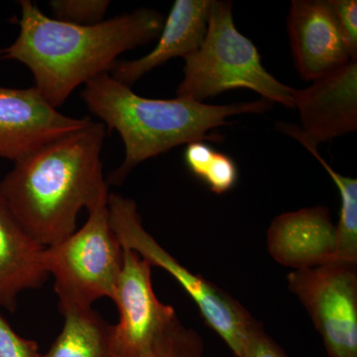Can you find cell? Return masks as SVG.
Here are the masks:
<instances>
[{
    "label": "cell",
    "mask_w": 357,
    "mask_h": 357,
    "mask_svg": "<svg viewBox=\"0 0 357 357\" xmlns=\"http://www.w3.org/2000/svg\"><path fill=\"white\" fill-rule=\"evenodd\" d=\"M91 121L61 114L34 86H0V158L16 163Z\"/></svg>",
    "instance_id": "30bf717a"
},
{
    "label": "cell",
    "mask_w": 357,
    "mask_h": 357,
    "mask_svg": "<svg viewBox=\"0 0 357 357\" xmlns=\"http://www.w3.org/2000/svg\"><path fill=\"white\" fill-rule=\"evenodd\" d=\"M267 250L282 266L310 269L335 261V225L323 206L282 213L266 234Z\"/></svg>",
    "instance_id": "7c38bea8"
},
{
    "label": "cell",
    "mask_w": 357,
    "mask_h": 357,
    "mask_svg": "<svg viewBox=\"0 0 357 357\" xmlns=\"http://www.w3.org/2000/svg\"><path fill=\"white\" fill-rule=\"evenodd\" d=\"M107 131L91 121L14 163L0 182L21 227L43 248L74 234L82 208L109 192L100 158Z\"/></svg>",
    "instance_id": "7a4b0ae2"
},
{
    "label": "cell",
    "mask_w": 357,
    "mask_h": 357,
    "mask_svg": "<svg viewBox=\"0 0 357 357\" xmlns=\"http://www.w3.org/2000/svg\"><path fill=\"white\" fill-rule=\"evenodd\" d=\"M288 32L300 77L314 81L352 59L328 0H293Z\"/></svg>",
    "instance_id": "8fae6325"
},
{
    "label": "cell",
    "mask_w": 357,
    "mask_h": 357,
    "mask_svg": "<svg viewBox=\"0 0 357 357\" xmlns=\"http://www.w3.org/2000/svg\"><path fill=\"white\" fill-rule=\"evenodd\" d=\"M109 213L110 227L121 248L171 275L196 303L206 325L220 335L234 356H241L249 333L258 323L250 312L222 289L192 273L162 248L143 227L133 199L109 194Z\"/></svg>",
    "instance_id": "8992f818"
},
{
    "label": "cell",
    "mask_w": 357,
    "mask_h": 357,
    "mask_svg": "<svg viewBox=\"0 0 357 357\" xmlns=\"http://www.w3.org/2000/svg\"><path fill=\"white\" fill-rule=\"evenodd\" d=\"M109 192L102 195L81 229L43 251L54 277L61 312L91 309L96 301H114L123 265V248L109 222Z\"/></svg>",
    "instance_id": "5b68a950"
},
{
    "label": "cell",
    "mask_w": 357,
    "mask_h": 357,
    "mask_svg": "<svg viewBox=\"0 0 357 357\" xmlns=\"http://www.w3.org/2000/svg\"><path fill=\"white\" fill-rule=\"evenodd\" d=\"M81 96L107 130L116 131L123 141L126 157L110 175L112 184H121L136 166L180 145L204 140L222 142L223 136L215 129L229 126L230 117L264 114L273 105L263 98L213 105L182 98H143L110 74L88 82Z\"/></svg>",
    "instance_id": "3957f363"
},
{
    "label": "cell",
    "mask_w": 357,
    "mask_h": 357,
    "mask_svg": "<svg viewBox=\"0 0 357 357\" xmlns=\"http://www.w3.org/2000/svg\"><path fill=\"white\" fill-rule=\"evenodd\" d=\"M20 4V34L0 50V60L26 66L34 88L55 109L81 84L109 74L124 52L158 38L165 22L158 11L140 8L98 24L76 25L48 17L31 0Z\"/></svg>",
    "instance_id": "6da1fadb"
},
{
    "label": "cell",
    "mask_w": 357,
    "mask_h": 357,
    "mask_svg": "<svg viewBox=\"0 0 357 357\" xmlns=\"http://www.w3.org/2000/svg\"><path fill=\"white\" fill-rule=\"evenodd\" d=\"M239 357H290L285 351L270 337L257 323L252 332L249 333L243 351Z\"/></svg>",
    "instance_id": "7402d4cb"
},
{
    "label": "cell",
    "mask_w": 357,
    "mask_h": 357,
    "mask_svg": "<svg viewBox=\"0 0 357 357\" xmlns=\"http://www.w3.org/2000/svg\"><path fill=\"white\" fill-rule=\"evenodd\" d=\"M352 57L357 58V1L328 0Z\"/></svg>",
    "instance_id": "44dd1931"
},
{
    "label": "cell",
    "mask_w": 357,
    "mask_h": 357,
    "mask_svg": "<svg viewBox=\"0 0 357 357\" xmlns=\"http://www.w3.org/2000/svg\"><path fill=\"white\" fill-rule=\"evenodd\" d=\"M307 150L325 168L340 192V220L335 225V261L357 264V180L333 170L319 154L318 149Z\"/></svg>",
    "instance_id": "2e32d148"
},
{
    "label": "cell",
    "mask_w": 357,
    "mask_h": 357,
    "mask_svg": "<svg viewBox=\"0 0 357 357\" xmlns=\"http://www.w3.org/2000/svg\"><path fill=\"white\" fill-rule=\"evenodd\" d=\"M332 262L291 271L288 289L305 307L328 357H357V272Z\"/></svg>",
    "instance_id": "52a82bcc"
},
{
    "label": "cell",
    "mask_w": 357,
    "mask_h": 357,
    "mask_svg": "<svg viewBox=\"0 0 357 357\" xmlns=\"http://www.w3.org/2000/svg\"><path fill=\"white\" fill-rule=\"evenodd\" d=\"M145 357H204V340L178 319Z\"/></svg>",
    "instance_id": "e0dca14e"
},
{
    "label": "cell",
    "mask_w": 357,
    "mask_h": 357,
    "mask_svg": "<svg viewBox=\"0 0 357 357\" xmlns=\"http://www.w3.org/2000/svg\"><path fill=\"white\" fill-rule=\"evenodd\" d=\"M217 195L225 194L236 185L238 169L229 155L215 151L198 177Z\"/></svg>",
    "instance_id": "d6986e66"
},
{
    "label": "cell",
    "mask_w": 357,
    "mask_h": 357,
    "mask_svg": "<svg viewBox=\"0 0 357 357\" xmlns=\"http://www.w3.org/2000/svg\"><path fill=\"white\" fill-rule=\"evenodd\" d=\"M184 60L177 98L204 102L225 91L248 89L267 102L294 109L295 89L265 69L255 45L237 30L231 2L213 0L203 43Z\"/></svg>",
    "instance_id": "277c9868"
},
{
    "label": "cell",
    "mask_w": 357,
    "mask_h": 357,
    "mask_svg": "<svg viewBox=\"0 0 357 357\" xmlns=\"http://www.w3.org/2000/svg\"><path fill=\"white\" fill-rule=\"evenodd\" d=\"M151 269L149 262L123 248V265L114 299L119 321L110 328V357L146 356L178 319L174 307L157 298Z\"/></svg>",
    "instance_id": "ba28073f"
},
{
    "label": "cell",
    "mask_w": 357,
    "mask_h": 357,
    "mask_svg": "<svg viewBox=\"0 0 357 357\" xmlns=\"http://www.w3.org/2000/svg\"><path fill=\"white\" fill-rule=\"evenodd\" d=\"M64 326L50 349L36 357H110L112 325L95 310L63 312Z\"/></svg>",
    "instance_id": "9a60e30c"
},
{
    "label": "cell",
    "mask_w": 357,
    "mask_h": 357,
    "mask_svg": "<svg viewBox=\"0 0 357 357\" xmlns=\"http://www.w3.org/2000/svg\"><path fill=\"white\" fill-rule=\"evenodd\" d=\"M44 249L21 227L0 185V307L13 312L21 293L43 285Z\"/></svg>",
    "instance_id": "5bb4252c"
},
{
    "label": "cell",
    "mask_w": 357,
    "mask_h": 357,
    "mask_svg": "<svg viewBox=\"0 0 357 357\" xmlns=\"http://www.w3.org/2000/svg\"><path fill=\"white\" fill-rule=\"evenodd\" d=\"M211 3L213 0H176L153 50L136 60L117 62L110 76L131 88L171 59H185L198 50L208 30Z\"/></svg>",
    "instance_id": "4fadbf2b"
},
{
    "label": "cell",
    "mask_w": 357,
    "mask_h": 357,
    "mask_svg": "<svg viewBox=\"0 0 357 357\" xmlns=\"http://www.w3.org/2000/svg\"><path fill=\"white\" fill-rule=\"evenodd\" d=\"M38 354V344L20 337L0 314V357H36Z\"/></svg>",
    "instance_id": "ffe728a7"
},
{
    "label": "cell",
    "mask_w": 357,
    "mask_h": 357,
    "mask_svg": "<svg viewBox=\"0 0 357 357\" xmlns=\"http://www.w3.org/2000/svg\"><path fill=\"white\" fill-rule=\"evenodd\" d=\"M293 103L302 126L281 122L279 129L306 149H318L321 143L356 131L357 58L314 79L307 89H295Z\"/></svg>",
    "instance_id": "9c48e42d"
},
{
    "label": "cell",
    "mask_w": 357,
    "mask_h": 357,
    "mask_svg": "<svg viewBox=\"0 0 357 357\" xmlns=\"http://www.w3.org/2000/svg\"><path fill=\"white\" fill-rule=\"evenodd\" d=\"M215 151L213 147L204 143V141L189 143L184 154L185 165L198 178Z\"/></svg>",
    "instance_id": "603a6c76"
},
{
    "label": "cell",
    "mask_w": 357,
    "mask_h": 357,
    "mask_svg": "<svg viewBox=\"0 0 357 357\" xmlns=\"http://www.w3.org/2000/svg\"><path fill=\"white\" fill-rule=\"evenodd\" d=\"M110 6L109 0H51L54 20L76 25L102 22Z\"/></svg>",
    "instance_id": "ac0fdd59"
}]
</instances>
